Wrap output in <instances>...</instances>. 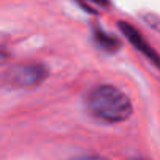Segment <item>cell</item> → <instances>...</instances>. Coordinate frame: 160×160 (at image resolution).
<instances>
[{"label":"cell","instance_id":"cell-5","mask_svg":"<svg viewBox=\"0 0 160 160\" xmlns=\"http://www.w3.org/2000/svg\"><path fill=\"white\" fill-rule=\"evenodd\" d=\"M141 19H143L151 28H154L157 33H160V16H157V14H154V13H146V14L141 16Z\"/></svg>","mask_w":160,"mask_h":160},{"label":"cell","instance_id":"cell-6","mask_svg":"<svg viewBox=\"0 0 160 160\" xmlns=\"http://www.w3.org/2000/svg\"><path fill=\"white\" fill-rule=\"evenodd\" d=\"M74 160H108V158L99 157V155H80V157H75Z\"/></svg>","mask_w":160,"mask_h":160},{"label":"cell","instance_id":"cell-4","mask_svg":"<svg viewBox=\"0 0 160 160\" xmlns=\"http://www.w3.org/2000/svg\"><path fill=\"white\" fill-rule=\"evenodd\" d=\"M94 38H96V41H98L104 49H107V50H118V49L121 47L119 39H116V38H113L112 35L105 33L102 28H94Z\"/></svg>","mask_w":160,"mask_h":160},{"label":"cell","instance_id":"cell-1","mask_svg":"<svg viewBox=\"0 0 160 160\" xmlns=\"http://www.w3.org/2000/svg\"><path fill=\"white\" fill-rule=\"evenodd\" d=\"M87 105L96 118L105 122L127 121L133 112L129 96L113 85L94 87L87 98Z\"/></svg>","mask_w":160,"mask_h":160},{"label":"cell","instance_id":"cell-3","mask_svg":"<svg viewBox=\"0 0 160 160\" xmlns=\"http://www.w3.org/2000/svg\"><path fill=\"white\" fill-rule=\"evenodd\" d=\"M118 27H119V30L122 32V35L129 39V42H130L137 50H140L155 68L160 69V55H158V53L155 52V49L144 39V36H143L132 24H129V22L119 21V22H118Z\"/></svg>","mask_w":160,"mask_h":160},{"label":"cell","instance_id":"cell-7","mask_svg":"<svg viewBox=\"0 0 160 160\" xmlns=\"http://www.w3.org/2000/svg\"><path fill=\"white\" fill-rule=\"evenodd\" d=\"M94 2H98V3H101V5H107L108 0H94Z\"/></svg>","mask_w":160,"mask_h":160},{"label":"cell","instance_id":"cell-2","mask_svg":"<svg viewBox=\"0 0 160 160\" xmlns=\"http://www.w3.org/2000/svg\"><path fill=\"white\" fill-rule=\"evenodd\" d=\"M49 77V69L41 63L18 64L7 72V82L14 88H36Z\"/></svg>","mask_w":160,"mask_h":160},{"label":"cell","instance_id":"cell-8","mask_svg":"<svg viewBox=\"0 0 160 160\" xmlns=\"http://www.w3.org/2000/svg\"><path fill=\"white\" fill-rule=\"evenodd\" d=\"M3 57V53H2V49H0V58H2Z\"/></svg>","mask_w":160,"mask_h":160}]
</instances>
